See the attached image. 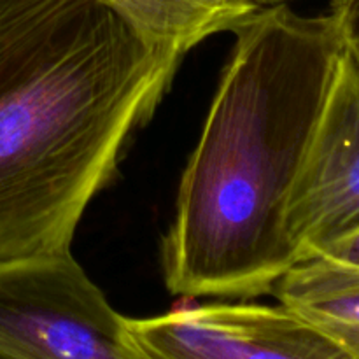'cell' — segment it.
Instances as JSON below:
<instances>
[{
  "mask_svg": "<svg viewBox=\"0 0 359 359\" xmlns=\"http://www.w3.org/2000/svg\"><path fill=\"white\" fill-rule=\"evenodd\" d=\"M262 7L266 6H277V4H287V2H293V0H256Z\"/></svg>",
  "mask_w": 359,
  "mask_h": 359,
  "instance_id": "obj_10",
  "label": "cell"
},
{
  "mask_svg": "<svg viewBox=\"0 0 359 359\" xmlns=\"http://www.w3.org/2000/svg\"><path fill=\"white\" fill-rule=\"evenodd\" d=\"M316 256H323V258L346 263V265L359 266V228L333 241L332 244L323 248Z\"/></svg>",
  "mask_w": 359,
  "mask_h": 359,
  "instance_id": "obj_9",
  "label": "cell"
},
{
  "mask_svg": "<svg viewBox=\"0 0 359 359\" xmlns=\"http://www.w3.org/2000/svg\"><path fill=\"white\" fill-rule=\"evenodd\" d=\"M0 359H147L70 252L0 262Z\"/></svg>",
  "mask_w": 359,
  "mask_h": 359,
  "instance_id": "obj_3",
  "label": "cell"
},
{
  "mask_svg": "<svg viewBox=\"0 0 359 359\" xmlns=\"http://www.w3.org/2000/svg\"><path fill=\"white\" fill-rule=\"evenodd\" d=\"M359 228V55L344 42L300 174L286 231L297 262Z\"/></svg>",
  "mask_w": 359,
  "mask_h": 359,
  "instance_id": "obj_5",
  "label": "cell"
},
{
  "mask_svg": "<svg viewBox=\"0 0 359 359\" xmlns=\"http://www.w3.org/2000/svg\"><path fill=\"white\" fill-rule=\"evenodd\" d=\"M272 294L359 356V266L314 256L297 262Z\"/></svg>",
  "mask_w": 359,
  "mask_h": 359,
  "instance_id": "obj_7",
  "label": "cell"
},
{
  "mask_svg": "<svg viewBox=\"0 0 359 359\" xmlns=\"http://www.w3.org/2000/svg\"><path fill=\"white\" fill-rule=\"evenodd\" d=\"M125 326L147 359H359L280 304L198 305Z\"/></svg>",
  "mask_w": 359,
  "mask_h": 359,
  "instance_id": "obj_4",
  "label": "cell"
},
{
  "mask_svg": "<svg viewBox=\"0 0 359 359\" xmlns=\"http://www.w3.org/2000/svg\"><path fill=\"white\" fill-rule=\"evenodd\" d=\"M151 48L184 56L221 32H235L249 20L256 0H102Z\"/></svg>",
  "mask_w": 359,
  "mask_h": 359,
  "instance_id": "obj_6",
  "label": "cell"
},
{
  "mask_svg": "<svg viewBox=\"0 0 359 359\" xmlns=\"http://www.w3.org/2000/svg\"><path fill=\"white\" fill-rule=\"evenodd\" d=\"M233 34L163 241L165 283L186 298L263 297L297 263L287 203L344 46L330 14L287 4Z\"/></svg>",
  "mask_w": 359,
  "mask_h": 359,
  "instance_id": "obj_1",
  "label": "cell"
},
{
  "mask_svg": "<svg viewBox=\"0 0 359 359\" xmlns=\"http://www.w3.org/2000/svg\"><path fill=\"white\" fill-rule=\"evenodd\" d=\"M181 58L102 0H0V262L70 252Z\"/></svg>",
  "mask_w": 359,
  "mask_h": 359,
  "instance_id": "obj_2",
  "label": "cell"
},
{
  "mask_svg": "<svg viewBox=\"0 0 359 359\" xmlns=\"http://www.w3.org/2000/svg\"><path fill=\"white\" fill-rule=\"evenodd\" d=\"M330 16L335 20L344 42L359 55V0H328Z\"/></svg>",
  "mask_w": 359,
  "mask_h": 359,
  "instance_id": "obj_8",
  "label": "cell"
}]
</instances>
